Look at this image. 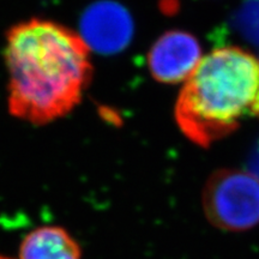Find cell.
Returning a JSON list of instances; mask_svg holds the SVG:
<instances>
[{"label":"cell","instance_id":"6da1fadb","mask_svg":"<svg viewBox=\"0 0 259 259\" xmlns=\"http://www.w3.org/2000/svg\"><path fill=\"white\" fill-rule=\"evenodd\" d=\"M5 60L10 113L32 125L69 114L82 101L93 74L90 47L84 38L44 19L10 29Z\"/></svg>","mask_w":259,"mask_h":259},{"label":"cell","instance_id":"7a4b0ae2","mask_svg":"<svg viewBox=\"0 0 259 259\" xmlns=\"http://www.w3.org/2000/svg\"><path fill=\"white\" fill-rule=\"evenodd\" d=\"M177 124L202 148L259 116V61L239 47L204 57L186 79L176 103Z\"/></svg>","mask_w":259,"mask_h":259},{"label":"cell","instance_id":"3957f363","mask_svg":"<svg viewBox=\"0 0 259 259\" xmlns=\"http://www.w3.org/2000/svg\"><path fill=\"white\" fill-rule=\"evenodd\" d=\"M202 205L222 231H248L259 223V178L238 169L215 171L203 189Z\"/></svg>","mask_w":259,"mask_h":259},{"label":"cell","instance_id":"277c9868","mask_svg":"<svg viewBox=\"0 0 259 259\" xmlns=\"http://www.w3.org/2000/svg\"><path fill=\"white\" fill-rule=\"evenodd\" d=\"M202 57L196 36L187 31L169 30L155 41L148 54L151 76L160 83L177 84L186 80Z\"/></svg>","mask_w":259,"mask_h":259},{"label":"cell","instance_id":"5b68a950","mask_svg":"<svg viewBox=\"0 0 259 259\" xmlns=\"http://www.w3.org/2000/svg\"><path fill=\"white\" fill-rule=\"evenodd\" d=\"M83 27L87 45L108 53L122 50L134 34L131 16L114 3H103L90 9L83 18Z\"/></svg>","mask_w":259,"mask_h":259},{"label":"cell","instance_id":"8992f818","mask_svg":"<svg viewBox=\"0 0 259 259\" xmlns=\"http://www.w3.org/2000/svg\"><path fill=\"white\" fill-rule=\"evenodd\" d=\"M18 259H82V250L63 227L42 226L24 236Z\"/></svg>","mask_w":259,"mask_h":259},{"label":"cell","instance_id":"52a82bcc","mask_svg":"<svg viewBox=\"0 0 259 259\" xmlns=\"http://www.w3.org/2000/svg\"><path fill=\"white\" fill-rule=\"evenodd\" d=\"M252 167L258 171V176H259V145L253 155V158H252Z\"/></svg>","mask_w":259,"mask_h":259},{"label":"cell","instance_id":"ba28073f","mask_svg":"<svg viewBox=\"0 0 259 259\" xmlns=\"http://www.w3.org/2000/svg\"><path fill=\"white\" fill-rule=\"evenodd\" d=\"M0 259H11V258H8V257H4V255L0 254Z\"/></svg>","mask_w":259,"mask_h":259}]
</instances>
